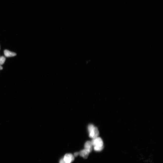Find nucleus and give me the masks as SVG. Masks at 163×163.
<instances>
[{
	"label": "nucleus",
	"mask_w": 163,
	"mask_h": 163,
	"mask_svg": "<svg viewBox=\"0 0 163 163\" xmlns=\"http://www.w3.org/2000/svg\"><path fill=\"white\" fill-rule=\"evenodd\" d=\"M90 138L93 139L97 138L99 135V132L97 127H95L93 124H90L88 127Z\"/></svg>",
	"instance_id": "nucleus-1"
},
{
	"label": "nucleus",
	"mask_w": 163,
	"mask_h": 163,
	"mask_svg": "<svg viewBox=\"0 0 163 163\" xmlns=\"http://www.w3.org/2000/svg\"><path fill=\"white\" fill-rule=\"evenodd\" d=\"M92 145L94 146H103V142L101 138L98 137L93 139L91 141Z\"/></svg>",
	"instance_id": "nucleus-2"
},
{
	"label": "nucleus",
	"mask_w": 163,
	"mask_h": 163,
	"mask_svg": "<svg viewBox=\"0 0 163 163\" xmlns=\"http://www.w3.org/2000/svg\"><path fill=\"white\" fill-rule=\"evenodd\" d=\"M63 159L66 163H71L74 160V157L71 153H67L65 155Z\"/></svg>",
	"instance_id": "nucleus-3"
},
{
	"label": "nucleus",
	"mask_w": 163,
	"mask_h": 163,
	"mask_svg": "<svg viewBox=\"0 0 163 163\" xmlns=\"http://www.w3.org/2000/svg\"><path fill=\"white\" fill-rule=\"evenodd\" d=\"M91 152L89 150L85 149L79 152V155L84 159H86L88 158L89 153Z\"/></svg>",
	"instance_id": "nucleus-4"
},
{
	"label": "nucleus",
	"mask_w": 163,
	"mask_h": 163,
	"mask_svg": "<svg viewBox=\"0 0 163 163\" xmlns=\"http://www.w3.org/2000/svg\"><path fill=\"white\" fill-rule=\"evenodd\" d=\"M93 145L91 141H87L85 143L84 145L85 149L89 150L91 152L92 150V146Z\"/></svg>",
	"instance_id": "nucleus-5"
},
{
	"label": "nucleus",
	"mask_w": 163,
	"mask_h": 163,
	"mask_svg": "<svg viewBox=\"0 0 163 163\" xmlns=\"http://www.w3.org/2000/svg\"><path fill=\"white\" fill-rule=\"evenodd\" d=\"M4 54L5 56L6 57H13L16 55V53L12 52L7 50H5L4 51Z\"/></svg>",
	"instance_id": "nucleus-6"
},
{
	"label": "nucleus",
	"mask_w": 163,
	"mask_h": 163,
	"mask_svg": "<svg viewBox=\"0 0 163 163\" xmlns=\"http://www.w3.org/2000/svg\"><path fill=\"white\" fill-rule=\"evenodd\" d=\"M103 148H104V146H94V150L95 151H101L103 149Z\"/></svg>",
	"instance_id": "nucleus-7"
},
{
	"label": "nucleus",
	"mask_w": 163,
	"mask_h": 163,
	"mask_svg": "<svg viewBox=\"0 0 163 163\" xmlns=\"http://www.w3.org/2000/svg\"><path fill=\"white\" fill-rule=\"evenodd\" d=\"M6 60V58L4 56H2L0 57V65L3 64Z\"/></svg>",
	"instance_id": "nucleus-8"
},
{
	"label": "nucleus",
	"mask_w": 163,
	"mask_h": 163,
	"mask_svg": "<svg viewBox=\"0 0 163 163\" xmlns=\"http://www.w3.org/2000/svg\"><path fill=\"white\" fill-rule=\"evenodd\" d=\"M79 155V152H77L74 153V157H77Z\"/></svg>",
	"instance_id": "nucleus-9"
},
{
	"label": "nucleus",
	"mask_w": 163,
	"mask_h": 163,
	"mask_svg": "<svg viewBox=\"0 0 163 163\" xmlns=\"http://www.w3.org/2000/svg\"><path fill=\"white\" fill-rule=\"evenodd\" d=\"M59 163H66L65 162L64 160L63 159H61Z\"/></svg>",
	"instance_id": "nucleus-10"
},
{
	"label": "nucleus",
	"mask_w": 163,
	"mask_h": 163,
	"mask_svg": "<svg viewBox=\"0 0 163 163\" xmlns=\"http://www.w3.org/2000/svg\"><path fill=\"white\" fill-rule=\"evenodd\" d=\"M3 69V67L1 65H0V70H2Z\"/></svg>",
	"instance_id": "nucleus-11"
},
{
	"label": "nucleus",
	"mask_w": 163,
	"mask_h": 163,
	"mask_svg": "<svg viewBox=\"0 0 163 163\" xmlns=\"http://www.w3.org/2000/svg\"></svg>",
	"instance_id": "nucleus-12"
}]
</instances>
